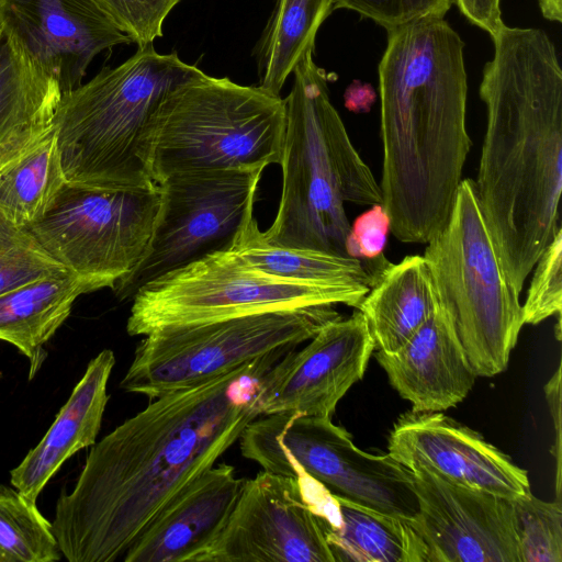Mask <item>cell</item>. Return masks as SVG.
Instances as JSON below:
<instances>
[{
  "label": "cell",
  "instance_id": "cell-1",
  "mask_svg": "<svg viewBox=\"0 0 562 562\" xmlns=\"http://www.w3.org/2000/svg\"><path fill=\"white\" fill-rule=\"evenodd\" d=\"M271 353L201 384L164 394L91 446L52 522L69 562L122 560L148 525L212 468L261 416Z\"/></svg>",
  "mask_w": 562,
  "mask_h": 562
},
{
  "label": "cell",
  "instance_id": "cell-2",
  "mask_svg": "<svg viewBox=\"0 0 562 562\" xmlns=\"http://www.w3.org/2000/svg\"><path fill=\"white\" fill-rule=\"evenodd\" d=\"M480 97L486 131L476 199L513 288L561 229L562 69L555 45L535 27L504 24L492 37Z\"/></svg>",
  "mask_w": 562,
  "mask_h": 562
},
{
  "label": "cell",
  "instance_id": "cell-3",
  "mask_svg": "<svg viewBox=\"0 0 562 562\" xmlns=\"http://www.w3.org/2000/svg\"><path fill=\"white\" fill-rule=\"evenodd\" d=\"M379 64L382 205L402 243L446 225L471 148L464 42L440 16L393 27Z\"/></svg>",
  "mask_w": 562,
  "mask_h": 562
},
{
  "label": "cell",
  "instance_id": "cell-4",
  "mask_svg": "<svg viewBox=\"0 0 562 562\" xmlns=\"http://www.w3.org/2000/svg\"><path fill=\"white\" fill-rule=\"evenodd\" d=\"M284 99L282 190L271 244L348 256L346 203L382 204V191L353 147L328 91V75L305 55Z\"/></svg>",
  "mask_w": 562,
  "mask_h": 562
},
{
  "label": "cell",
  "instance_id": "cell-5",
  "mask_svg": "<svg viewBox=\"0 0 562 562\" xmlns=\"http://www.w3.org/2000/svg\"><path fill=\"white\" fill-rule=\"evenodd\" d=\"M201 72L178 54H161L148 44L63 93L52 123L67 184L156 187L145 162L150 120L170 90Z\"/></svg>",
  "mask_w": 562,
  "mask_h": 562
},
{
  "label": "cell",
  "instance_id": "cell-6",
  "mask_svg": "<svg viewBox=\"0 0 562 562\" xmlns=\"http://www.w3.org/2000/svg\"><path fill=\"white\" fill-rule=\"evenodd\" d=\"M284 99L262 87L201 72L170 90L145 138L155 183L202 171H263L280 165L285 137Z\"/></svg>",
  "mask_w": 562,
  "mask_h": 562
},
{
  "label": "cell",
  "instance_id": "cell-7",
  "mask_svg": "<svg viewBox=\"0 0 562 562\" xmlns=\"http://www.w3.org/2000/svg\"><path fill=\"white\" fill-rule=\"evenodd\" d=\"M438 303L477 376L508 364L522 321L519 293L509 282L476 199L461 180L450 216L424 252Z\"/></svg>",
  "mask_w": 562,
  "mask_h": 562
},
{
  "label": "cell",
  "instance_id": "cell-8",
  "mask_svg": "<svg viewBox=\"0 0 562 562\" xmlns=\"http://www.w3.org/2000/svg\"><path fill=\"white\" fill-rule=\"evenodd\" d=\"M334 306L268 311L155 329L136 347L120 387L154 400L267 355H286L341 317Z\"/></svg>",
  "mask_w": 562,
  "mask_h": 562
},
{
  "label": "cell",
  "instance_id": "cell-9",
  "mask_svg": "<svg viewBox=\"0 0 562 562\" xmlns=\"http://www.w3.org/2000/svg\"><path fill=\"white\" fill-rule=\"evenodd\" d=\"M238 440L241 454L265 471L308 477L335 498L385 515L411 520L418 514L412 471L389 453L360 450L331 418L263 415Z\"/></svg>",
  "mask_w": 562,
  "mask_h": 562
},
{
  "label": "cell",
  "instance_id": "cell-10",
  "mask_svg": "<svg viewBox=\"0 0 562 562\" xmlns=\"http://www.w3.org/2000/svg\"><path fill=\"white\" fill-rule=\"evenodd\" d=\"M370 288L283 279L247 265L229 249L209 254L140 288L127 318L130 336L175 325L296 308L345 304L357 307Z\"/></svg>",
  "mask_w": 562,
  "mask_h": 562
},
{
  "label": "cell",
  "instance_id": "cell-11",
  "mask_svg": "<svg viewBox=\"0 0 562 562\" xmlns=\"http://www.w3.org/2000/svg\"><path fill=\"white\" fill-rule=\"evenodd\" d=\"M158 205V184L117 190L66 184L27 228L68 272L113 289L143 256Z\"/></svg>",
  "mask_w": 562,
  "mask_h": 562
},
{
  "label": "cell",
  "instance_id": "cell-12",
  "mask_svg": "<svg viewBox=\"0 0 562 562\" xmlns=\"http://www.w3.org/2000/svg\"><path fill=\"white\" fill-rule=\"evenodd\" d=\"M262 171H202L158 183L159 205L137 265L112 289L132 300L153 280L200 258L228 249L254 205Z\"/></svg>",
  "mask_w": 562,
  "mask_h": 562
},
{
  "label": "cell",
  "instance_id": "cell-13",
  "mask_svg": "<svg viewBox=\"0 0 562 562\" xmlns=\"http://www.w3.org/2000/svg\"><path fill=\"white\" fill-rule=\"evenodd\" d=\"M335 562L305 477L262 470L246 479L218 538L195 562Z\"/></svg>",
  "mask_w": 562,
  "mask_h": 562
},
{
  "label": "cell",
  "instance_id": "cell-14",
  "mask_svg": "<svg viewBox=\"0 0 562 562\" xmlns=\"http://www.w3.org/2000/svg\"><path fill=\"white\" fill-rule=\"evenodd\" d=\"M426 562H521L513 499L412 471Z\"/></svg>",
  "mask_w": 562,
  "mask_h": 562
},
{
  "label": "cell",
  "instance_id": "cell-15",
  "mask_svg": "<svg viewBox=\"0 0 562 562\" xmlns=\"http://www.w3.org/2000/svg\"><path fill=\"white\" fill-rule=\"evenodd\" d=\"M375 350L362 313L323 326L301 350H292L263 376L261 415L331 418L338 402L362 379Z\"/></svg>",
  "mask_w": 562,
  "mask_h": 562
},
{
  "label": "cell",
  "instance_id": "cell-16",
  "mask_svg": "<svg viewBox=\"0 0 562 562\" xmlns=\"http://www.w3.org/2000/svg\"><path fill=\"white\" fill-rule=\"evenodd\" d=\"M1 22L61 94L82 83L97 56L132 43L98 0H1Z\"/></svg>",
  "mask_w": 562,
  "mask_h": 562
},
{
  "label": "cell",
  "instance_id": "cell-17",
  "mask_svg": "<svg viewBox=\"0 0 562 562\" xmlns=\"http://www.w3.org/2000/svg\"><path fill=\"white\" fill-rule=\"evenodd\" d=\"M389 454L411 471L509 499L530 493L527 472L481 435L440 412L408 413L394 425Z\"/></svg>",
  "mask_w": 562,
  "mask_h": 562
},
{
  "label": "cell",
  "instance_id": "cell-18",
  "mask_svg": "<svg viewBox=\"0 0 562 562\" xmlns=\"http://www.w3.org/2000/svg\"><path fill=\"white\" fill-rule=\"evenodd\" d=\"M245 482L233 465L214 464L156 516L122 561L195 562L224 530Z\"/></svg>",
  "mask_w": 562,
  "mask_h": 562
},
{
  "label": "cell",
  "instance_id": "cell-19",
  "mask_svg": "<svg viewBox=\"0 0 562 562\" xmlns=\"http://www.w3.org/2000/svg\"><path fill=\"white\" fill-rule=\"evenodd\" d=\"M375 358L413 413L442 412L461 403L477 378L446 314L438 306L395 352Z\"/></svg>",
  "mask_w": 562,
  "mask_h": 562
},
{
  "label": "cell",
  "instance_id": "cell-20",
  "mask_svg": "<svg viewBox=\"0 0 562 562\" xmlns=\"http://www.w3.org/2000/svg\"><path fill=\"white\" fill-rule=\"evenodd\" d=\"M114 364L115 356L110 349L100 351L90 360L41 441L11 470L13 487L36 501L67 459L97 442Z\"/></svg>",
  "mask_w": 562,
  "mask_h": 562
},
{
  "label": "cell",
  "instance_id": "cell-21",
  "mask_svg": "<svg viewBox=\"0 0 562 562\" xmlns=\"http://www.w3.org/2000/svg\"><path fill=\"white\" fill-rule=\"evenodd\" d=\"M66 184L52 121L0 146V215L11 223L38 221Z\"/></svg>",
  "mask_w": 562,
  "mask_h": 562
},
{
  "label": "cell",
  "instance_id": "cell-22",
  "mask_svg": "<svg viewBox=\"0 0 562 562\" xmlns=\"http://www.w3.org/2000/svg\"><path fill=\"white\" fill-rule=\"evenodd\" d=\"M101 289L93 279L66 272L0 295V340L29 358L32 372H36L44 359V345L70 315L75 301Z\"/></svg>",
  "mask_w": 562,
  "mask_h": 562
},
{
  "label": "cell",
  "instance_id": "cell-23",
  "mask_svg": "<svg viewBox=\"0 0 562 562\" xmlns=\"http://www.w3.org/2000/svg\"><path fill=\"white\" fill-rule=\"evenodd\" d=\"M434 281L424 256L390 263L358 306L375 349L393 353L438 306Z\"/></svg>",
  "mask_w": 562,
  "mask_h": 562
},
{
  "label": "cell",
  "instance_id": "cell-24",
  "mask_svg": "<svg viewBox=\"0 0 562 562\" xmlns=\"http://www.w3.org/2000/svg\"><path fill=\"white\" fill-rule=\"evenodd\" d=\"M317 508L335 562H426L409 520L382 514L324 492Z\"/></svg>",
  "mask_w": 562,
  "mask_h": 562
},
{
  "label": "cell",
  "instance_id": "cell-25",
  "mask_svg": "<svg viewBox=\"0 0 562 562\" xmlns=\"http://www.w3.org/2000/svg\"><path fill=\"white\" fill-rule=\"evenodd\" d=\"M228 249L252 268L283 279L314 284H363L371 288L391 263L385 257L362 260L326 251L269 243L250 206Z\"/></svg>",
  "mask_w": 562,
  "mask_h": 562
},
{
  "label": "cell",
  "instance_id": "cell-26",
  "mask_svg": "<svg viewBox=\"0 0 562 562\" xmlns=\"http://www.w3.org/2000/svg\"><path fill=\"white\" fill-rule=\"evenodd\" d=\"M61 98L45 72L0 23V146L21 132L53 120Z\"/></svg>",
  "mask_w": 562,
  "mask_h": 562
},
{
  "label": "cell",
  "instance_id": "cell-27",
  "mask_svg": "<svg viewBox=\"0 0 562 562\" xmlns=\"http://www.w3.org/2000/svg\"><path fill=\"white\" fill-rule=\"evenodd\" d=\"M334 0H277L258 43L259 86L280 94L285 80L306 54L331 13Z\"/></svg>",
  "mask_w": 562,
  "mask_h": 562
},
{
  "label": "cell",
  "instance_id": "cell-28",
  "mask_svg": "<svg viewBox=\"0 0 562 562\" xmlns=\"http://www.w3.org/2000/svg\"><path fill=\"white\" fill-rule=\"evenodd\" d=\"M61 558L52 522L36 501L0 484V562H56Z\"/></svg>",
  "mask_w": 562,
  "mask_h": 562
},
{
  "label": "cell",
  "instance_id": "cell-29",
  "mask_svg": "<svg viewBox=\"0 0 562 562\" xmlns=\"http://www.w3.org/2000/svg\"><path fill=\"white\" fill-rule=\"evenodd\" d=\"M513 506L521 562H562L561 501L546 502L530 492Z\"/></svg>",
  "mask_w": 562,
  "mask_h": 562
},
{
  "label": "cell",
  "instance_id": "cell-30",
  "mask_svg": "<svg viewBox=\"0 0 562 562\" xmlns=\"http://www.w3.org/2000/svg\"><path fill=\"white\" fill-rule=\"evenodd\" d=\"M68 272L27 227L0 215V295L42 278Z\"/></svg>",
  "mask_w": 562,
  "mask_h": 562
},
{
  "label": "cell",
  "instance_id": "cell-31",
  "mask_svg": "<svg viewBox=\"0 0 562 562\" xmlns=\"http://www.w3.org/2000/svg\"><path fill=\"white\" fill-rule=\"evenodd\" d=\"M527 297L521 305L524 324L538 325L557 315L562 307V229H560L533 267Z\"/></svg>",
  "mask_w": 562,
  "mask_h": 562
},
{
  "label": "cell",
  "instance_id": "cell-32",
  "mask_svg": "<svg viewBox=\"0 0 562 562\" xmlns=\"http://www.w3.org/2000/svg\"><path fill=\"white\" fill-rule=\"evenodd\" d=\"M137 47L161 37L169 13L182 0H98Z\"/></svg>",
  "mask_w": 562,
  "mask_h": 562
},
{
  "label": "cell",
  "instance_id": "cell-33",
  "mask_svg": "<svg viewBox=\"0 0 562 562\" xmlns=\"http://www.w3.org/2000/svg\"><path fill=\"white\" fill-rule=\"evenodd\" d=\"M451 4V0H334L333 9L356 11L387 31L420 18H445Z\"/></svg>",
  "mask_w": 562,
  "mask_h": 562
},
{
  "label": "cell",
  "instance_id": "cell-34",
  "mask_svg": "<svg viewBox=\"0 0 562 562\" xmlns=\"http://www.w3.org/2000/svg\"><path fill=\"white\" fill-rule=\"evenodd\" d=\"M389 232L390 220L383 205H372L350 224L346 245L348 256L362 260L384 257L383 249Z\"/></svg>",
  "mask_w": 562,
  "mask_h": 562
},
{
  "label": "cell",
  "instance_id": "cell-35",
  "mask_svg": "<svg viewBox=\"0 0 562 562\" xmlns=\"http://www.w3.org/2000/svg\"><path fill=\"white\" fill-rule=\"evenodd\" d=\"M463 16L485 31L491 38L505 24L502 20L501 0H451Z\"/></svg>",
  "mask_w": 562,
  "mask_h": 562
},
{
  "label": "cell",
  "instance_id": "cell-36",
  "mask_svg": "<svg viewBox=\"0 0 562 562\" xmlns=\"http://www.w3.org/2000/svg\"><path fill=\"white\" fill-rule=\"evenodd\" d=\"M546 398L552 416L555 431V443L553 445V457L555 459V488L557 499L561 501V366H558L555 373L544 385Z\"/></svg>",
  "mask_w": 562,
  "mask_h": 562
},
{
  "label": "cell",
  "instance_id": "cell-37",
  "mask_svg": "<svg viewBox=\"0 0 562 562\" xmlns=\"http://www.w3.org/2000/svg\"><path fill=\"white\" fill-rule=\"evenodd\" d=\"M346 108L355 113H364L370 111L375 101V92L373 88L368 85L355 80L346 89L344 94Z\"/></svg>",
  "mask_w": 562,
  "mask_h": 562
},
{
  "label": "cell",
  "instance_id": "cell-38",
  "mask_svg": "<svg viewBox=\"0 0 562 562\" xmlns=\"http://www.w3.org/2000/svg\"><path fill=\"white\" fill-rule=\"evenodd\" d=\"M542 15L553 22H562V0H538Z\"/></svg>",
  "mask_w": 562,
  "mask_h": 562
},
{
  "label": "cell",
  "instance_id": "cell-39",
  "mask_svg": "<svg viewBox=\"0 0 562 562\" xmlns=\"http://www.w3.org/2000/svg\"><path fill=\"white\" fill-rule=\"evenodd\" d=\"M0 23H1V0H0Z\"/></svg>",
  "mask_w": 562,
  "mask_h": 562
},
{
  "label": "cell",
  "instance_id": "cell-40",
  "mask_svg": "<svg viewBox=\"0 0 562 562\" xmlns=\"http://www.w3.org/2000/svg\"><path fill=\"white\" fill-rule=\"evenodd\" d=\"M1 376H2V373H1V371H0V379H1Z\"/></svg>",
  "mask_w": 562,
  "mask_h": 562
}]
</instances>
